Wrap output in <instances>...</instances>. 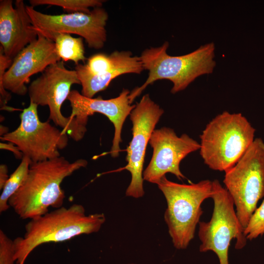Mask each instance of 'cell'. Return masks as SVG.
I'll use <instances>...</instances> for the list:
<instances>
[{"mask_svg":"<svg viewBox=\"0 0 264 264\" xmlns=\"http://www.w3.org/2000/svg\"><path fill=\"white\" fill-rule=\"evenodd\" d=\"M87 165L84 159L71 162L61 156L32 162L25 181L9 200L10 207L21 219L31 220L47 213L50 207H62L65 195L61 183Z\"/></svg>","mask_w":264,"mask_h":264,"instance_id":"obj_1","label":"cell"},{"mask_svg":"<svg viewBox=\"0 0 264 264\" xmlns=\"http://www.w3.org/2000/svg\"><path fill=\"white\" fill-rule=\"evenodd\" d=\"M105 221L103 213L87 215L85 207L80 204L62 206L31 219L25 225L23 236L13 240L15 262L24 264L32 251L40 245L96 233Z\"/></svg>","mask_w":264,"mask_h":264,"instance_id":"obj_2","label":"cell"},{"mask_svg":"<svg viewBox=\"0 0 264 264\" xmlns=\"http://www.w3.org/2000/svg\"><path fill=\"white\" fill-rule=\"evenodd\" d=\"M169 43L161 46L145 49L139 56L144 70L148 76L140 87L134 88L129 96L130 103L154 82L165 79L172 82L171 92L176 93L185 89L197 78L212 73L216 66L215 44L213 43L201 45L187 54L171 56L167 53Z\"/></svg>","mask_w":264,"mask_h":264,"instance_id":"obj_3","label":"cell"},{"mask_svg":"<svg viewBox=\"0 0 264 264\" xmlns=\"http://www.w3.org/2000/svg\"><path fill=\"white\" fill-rule=\"evenodd\" d=\"M255 129L241 113L225 111L200 135V154L212 170L225 172L243 156L255 140Z\"/></svg>","mask_w":264,"mask_h":264,"instance_id":"obj_4","label":"cell"},{"mask_svg":"<svg viewBox=\"0 0 264 264\" xmlns=\"http://www.w3.org/2000/svg\"><path fill=\"white\" fill-rule=\"evenodd\" d=\"M167 202L164 220L174 247L186 249L194 239L203 213L201 204L211 198L213 183L208 179L196 183L180 184L164 176L157 184Z\"/></svg>","mask_w":264,"mask_h":264,"instance_id":"obj_5","label":"cell"},{"mask_svg":"<svg viewBox=\"0 0 264 264\" xmlns=\"http://www.w3.org/2000/svg\"><path fill=\"white\" fill-rule=\"evenodd\" d=\"M223 183L243 229L264 197V142L255 138L240 160L225 172Z\"/></svg>","mask_w":264,"mask_h":264,"instance_id":"obj_6","label":"cell"},{"mask_svg":"<svg viewBox=\"0 0 264 264\" xmlns=\"http://www.w3.org/2000/svg\"><path fill=\"white\" fill-rule=\"evenodd\" d=\"M214 202L212 217L209 221H199L198 236L201 242L199 251H212L219 264H229L228 250L231 242L236 239L235 248H243L247 239L234 210V203L225 188L217 179L212 181Z\"/></svg>","mask_w":264,"mask_h":264,"instance_id":"obj_7","label":"cell"},{"mask_svg":"<svg viewBox=\"0 0 264 264\" xmlns=\"http://www.w3.org/2000/svg\"><path fill=\"white\" fill-rule=\"evenodd\" d=\"M74 84L80 85L76 71L67 69L61 60L48 66L30 83L28 94L30 102L38 106H47L49 120L62 128L72 139L78 141L84 137L86 127L78 123L75 118L65 117L61 112L62 106Z\"/></svg>","mask_w":264,"mask_h":264,"instance_id":"obj_8","label":"cell"},{"mask_svg":"<svg viewBox=\"0 0 264 264\" xmlns=\"http://www.w3.org/2000/svg\"><path fill=\"white\" fill-rule=\"evenodd\" d=\"M36 40L22 50L12 60L0 48V99H8L10 92L20 96L28 93L26 84L34 74L43 72L60 61L55 43L38 32Z\"/></svg>","mask_w":264,"mask_h":264,"instance_id":"obj_9","label":"cell"},{"mask_svg":"<svg viewBox=\"0 0 264 264\" xmlns=\"http://www.w3.org/2000/svg\"><path fill=\"white\" fill-rule=\"evenodd\" d=\"M38 106L30 102L28 107L20 115L18 127L0 138L2 141L16 145L32 162L61 156L59 150L65 149L68 142V135L62 130L52 126L49 120H40Z\"/></svg>","mask_w":264,"mask_h":264,"instance_id":"obj_10","label":"cell"},{"mask_svg":"<svg viewBox=\"0 0 264 264\" xmlns=\"http://www.w3.org/2000/svg\"><path fill=\"white\" fill-rule=\"evenodd\" d=\"M26 10L37 31L52 41L59 34H76L84 39L89 47L95 49L103 47L107 41L109 15L102 7L95 8L89 13L59 15L44 14L27 5Z\"/></svg>","mask_w":264,"mask_h":264,"instance_id":"obj_11","label":"cell"},{"mask_svg":"<svg viewBox=\"0 0 264 264\" xmlns=\"http://www.w3.org/2000/svg\"><path fill=\"white\" fill-rule=\"evenodd\" d=\"M163 113V110L150 98L148 94L142 97L131 112L132 137L126 150L127 164L122 168L129 171L132 176L126 191L128 197L138 198L144 195L143 170L146 148Z\"/></svg>","mask_w":264,"mask_h":264,"instance_id":"obj_12","label":"cell"},{"mask_svg":"<svg viewBox=\"0 0 264 264\" xmlns=\"http://www.w3.org/2000/svg\"><path fill=\"white\" fill-rule=\"evenodd\" d=\"M149 143L153 149V154L143 171V178L156 184L168 173L180 180L185 179L180 170V163L189 154L200 148V144L188 135L178 136L173 129L167 127L154 130Z\"/></svg>","mask_w":264,"mask_h":264,"instance_id":"obj_13","label":"cell"},{"mask_svg":"<svg viewBox=\"0 0 264 264\" xmlns=\"http://www.w3.org/2000/svg\"><path fill=\"white\" fill-rule=\"evenodd\" d=\"M82 86L81 94L93 98L105 90L111 81L125 74H140L144 68L139 57L129 51H114L109 55L94 54L85 64H79L74 69Z\"/></svg>","mask_w":264,"mask_h":264,"instance_id":"obj_14","label":"cell"},{"mask_svg":"<svg viewBox=\"0 0 264 264\" xmlns=\"http://www.w3.org/2000/svg\"><path fill=\"white\" fill-rule=\"evenodd\" d=\"M130 93L128 89L124 88L117 97L104 99L101 96L87 97L78 91L72 90L67 99L71 107V112L69 116L71 118H75L81 125L86 127L88 117L95 113L104 115L113 124L114 134L109 152L113 157L119 155L123 126L127 117L135 107V105H132L130 102Z\"/></svg>","mask_w":264,"mask_h":264,"instance_id":"obj_15","label":"cell"},{"mask_svg":"<svg viewBox=\"0 0 264 264\" xmlns=\"http://www.w3.org/2000/svg\"><path fill=\"white\" fill-rule=\"evenodd\" d=\"M14 5L12 0H0V47L12 60L38 37L23 0H16Z\"/></svg>","mask_w":264,"mask_h":264,"instance_id":"obj_16","label":"cell"},{"mask_svg":"<svg viewBox=\"0 0 264 264\" xmlns=\"http://www.w3.org/2000/svg\"><path fill=\"white\" fill-rule=\"evenodd\" d=\"M83 39L82 37L75 38L68 34H59L54 37L52 41L62 61H71L77 65L80 61L86 60Z\"/></svg>","mask_w":264,"mask_h":264,"instance_id":"obj_17","label":"cell"},{"mask_svg":"<svg viewBox=\"0 0 264 264\" xmlns=\"http://www.w3.org/2000/svg\"><path fill=\"white\" fill-rule=\"evenodd\" d=\"M32 162L29 157L23 155L19 165L9 177L0 196V213L6 211L10 207L9 200L25 181Z\"/></svg>","mask_w":264,"mask_h":264,"instance_id":"obj_18","label":"cell"},{"mask_svg":"<svg viewBox=\"0 0 264 264\" xmlns=\"http://www.w3.org/2000/svg\"><path fill=\"white\" fill-rule=\"evenodd\" d=\"M104 0H30V6L34 7L43 5H54L62 7L70 12H90V8L101 7Z\"/></svg>","mask_w":264,"mask_h":264,"instance_id":"obj_19","label":"cell"},{"mask_svg":"<svg viewBox=\"0 0 264 264\" xmlns=\"http://www.w3.org/2000/svg\"><path fill=\"white\" fill-rule=\"evenodd\" d=\"M243 234L247 240H252L264 234V197L257 207L244 229Z\"/></svg>","mask_w":264,"mask_h":264,"instance_id":"obj_20","label":"cell"},{"mask_svg":"<svg viewBox=\"0 0 264 264\" xmlns=\"http://www.w3.org/2000/svg\"><path fill=\"white\" fill-rule=\"evenodd\" d=\"M14 250L13 240L0 230V264H14Z\"/></svg>","mask_w":264,"mask_h":264,"instance_id":"obj_21","label":"cell"},{"mask_svg":"<svg viewBox=\"0 0 264 264\" xmlns=\"http://www.w3.org/2000/svg\"><path fill=\"white\" fill-rule=\"evenodd\" d=\"M0 149L8 150L11 152L18 159H22L23 156L22 153L19 148L14 143L10 142L7 143H0Z\"/></svg>","mask_w":264,"mask_h":264,"instance_id":"obj_22","label":"cell"},{"mask_svg":"<svg viewBox=\"0 0 264 264\" xmlns=\"http://www.w3.org/2000/svg\"><path fill=\"white\" fill-rule=\"evenodd\" d=\"M9 178L8 168L5 164L0 165V189L2 190L7 180Z\"/></svg>","mask_w":264,"mask_h":264,"instance_id":"obj_23","label":"cell"},{"mask_svg":"<svg viewBox=\"0 0 264 264\" xmlns=\"http://www.w3.org/2000/svg\"><path fill=\"white\" fill-rule=\"evenodd\" d=\"M0 137L8 133V128L3 125H0Z\"/></svg>","mask_w":264,"mask_h":264,"instance_id":"obj_24","label":"cell"},{"mask_svg":"<svg viewBox=\"0 0 264 264\" xmlns=\"http://www.w3.org/2000/svg\"><path fill=\"white\" fill-rule=\"evenodd\" d=\"M133 264V263L132 264V263H131V264Z\"/></svg>","mask_w":264,"mask_h":264,"instance_id":"obj_25","label":"cell"}]
</instances>
